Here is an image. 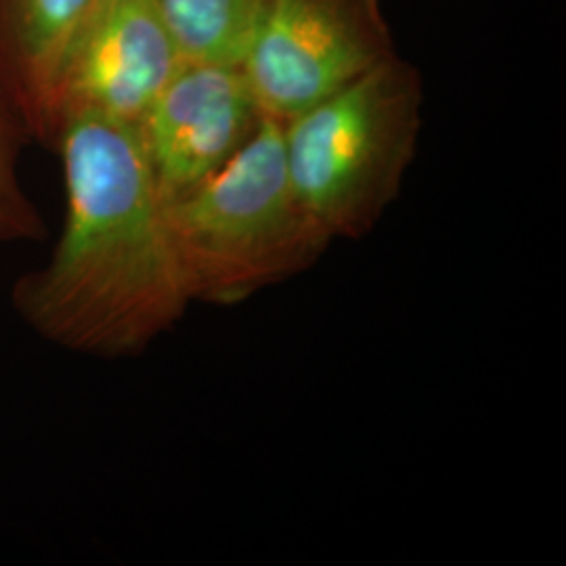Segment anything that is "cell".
Masks as SVG:
<instances>
[{
	"mask_svg": "<svg viewBox=\"0 0 566 566\" xmlns=\"http://www.w3.org/2000/svg\"><path fill=\"white\" fill-rule=\"evenodd\" d=\"M57 139L63 231L51 261L13 285V306L49 343L107 359L139 355L193 303L139 128L74 112Z\"/></svg>",
	"mask_w": 566,
	"mask_h": 566,
	"instance_id": "1",
	"label": "cell"
},
{
	"mask_svg": "<svg viewBox=\"0 0 566 566\" xmlns=\"http://www.w3.org/2000/svg\"><path fill=\"white\" fill-rule=\"evenodd\" d=\"M164 210L189 296L200 303H243L311 269L332 242L294 191L283 122L271 116Z\"/></svg>",
	"mask_w": 566,
	"mask_h": 566,
	"instance_id": "2",
	"label": "cell"
},
{
	"mask_svg": "<svg viewBox=\"0 0 566 566\" xmlns=\"http://www.w3.org/2000/svg\"><path fill=\"white\" fill-rule=\"evenodd\" d=\"M420 72L392 55L283 122L294 191L332 240H359L397 200L422 128Z\"/></svg>",
	"mask_w": 566,
	"mask_h": 566,
	"instance_id": "3",
	"label": "cell"
},
{
	"mask_svg": "<svg viewBox=\"0 0 566 566\" xmlns=\"http://www.w3.org/2000/svg\"><path fill=\"white\" fill-rule=\"evenodd\" d=\"M392 55L382 0H261L240 67L264 116L287 122Z\"/></svg>",
	"mask_w": 566,
	"mask_h": 566,
	"instance_id": "4",
	"label": "cell"
},
{
	"mask_svg": "<svg viewBox=\"0 0 566 566\" xmlns=\"http://www.w3.org/2000/svg\"><path fill=\"white\" fill-rule=\"evenodd\" d=\"M182 55L149 0H97L51 63L46 107L139 124Z\"/></svg>",
	"mask_w": 566,
	"mask_h": 566,
	"instance_id": "5",
	"label": "cell"
},
{
	"mask_svg": "<svg viewBox=\"0 0 566 566\" xmlns=\"http://www.w3.org/2000/svg\"><path fill=\"white\" fill-rule=\"evenodd\" d=\"M263 116L240 65L182 61L137 124L164 202L219 170Z\"/></svg>",
	"mask_w": 566,
	"mask_h": 566,
	"instance_id": "6",
	"label": "cell"
},
{
	"mask_svg": "<svg viewBox=\"0 0 566 566\" xmlns=\"http://www.w3.org/2000/svg\"><path fill=\"white\" fill-rule=\"evenodd\" d=\"M185 61L240 65L261 0H149Z\"/></svg>",
	"mask_w": 566,
	"mask_h": 566,
	"instance_id": "7",
	"label": "cell"
},
{
	"mask_svg": "<svg viewBox=\"0 0 566 566\" xmlns=\"http://www.w3.org/2000/svg\"><path fill=\"white\" fill-rule=\"evenodd\" d=\"M97 0H21L23 39L39 61L57 57L63 42L76 30Z\"/></svg>",
	"mask_w": 566,
	"mask_h": 566,
	"instance_id": "8",
	"label": "cell"
},
{
	"mask_svg": "<svg viewBox=\"0 0 566 566\" xmlns=\"http://www.w3.org/2000/svg\"><path fill=\"white\" fill-rule=\"evenodd\" d=\"M44 227L41 217L18 189L9 166V151L0 126V245L15 242H41Z\"/></svg>",
	"mask_w": 566,
	"mask_h": 566,
	"instance_id": "9",
	"label": "cell"
}]
</instances>
